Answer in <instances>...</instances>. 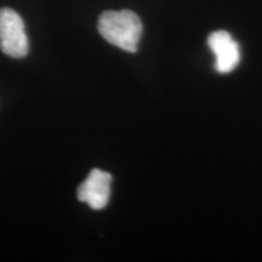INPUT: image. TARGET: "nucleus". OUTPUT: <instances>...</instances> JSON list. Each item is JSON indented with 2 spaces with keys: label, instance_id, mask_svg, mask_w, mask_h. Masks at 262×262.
I'll return each mask as SVG.
<instances>
[{
  "label": "nucleus",
  "instance_id": "1",
  "mask_svg": "<svg viewBox=\"0 0 262 262\" xmlns=\"http://www.w3.org/2000/svg\"><path fill=\"white\" fill-rule=\"evenodd\" d=\"M98 32L103 39L127 52H136L141 35L142 22L130 10L104 11L98 18Z\"/></svg>",
  "mask_w": 262,
  "mask_h": 262
},
{
  "label": "nucleus",
  "instance_id": "2",
  "mask_svg": "<svg viewBox=\"0 0 262 262\" xmlns=\"http://www.w3.org/2000/svg\"><path fill=\"white\" fill-rule=\"evenodd\" d=\"M0 49L12 58L27 56L29 50L24 19L9 8L0 9Z\"/></svg>",
  "mask_w": 262,
  "mask_h": 262
},
{
  "label": "nucleus",
  "instance_id": "3",
  "mask_svg": "<svg viewBox=\"0 0 262 262\" xmlns=\"http://www.w3.org/2000/svg\"><path fill=\"white\" fill-rule=\"evenodd\" d=\"M112 175L100 169H93L84 182L78 187L77 196L94 210H101L108 204L111 195Z\"/></svg>",
  "mask_w": 262,
  "mask_h": 262
},
{
  "label": "nucleus",
  "instance_id": "4",
  "mask_svg": "<svg viewBox=\"0 0 262 262\" xmlns=\"http://www.w3.org/2000/svg\"><path fill=\"white\" fill-rule=\"evenodd\" d=\"M208 45L215 55V70L229 73L241 62V49L228 32L216 31L208 38Z\"/></svg>",
  "mask_w": 262,
  "mask_h": 262
}]
</instances>
